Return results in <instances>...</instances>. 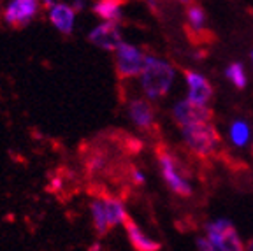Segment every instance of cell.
Returning a JSON list of instances; mask_svg holds the SVG:
<instances>
[{
  "label": "cell",
  "instance_id": "cell-7",
  "mask_svg": "<svg viewBox=\"0 0 253 251\" xmlns=\"http://www.w3.org/2000/svg\"><path fill=\"white\" fill-rule=\"evenodd\" d=\"M126 114L139 132L153 133L157 130V113L148 98H130L126 102Z\"/></svg>",
  "mask_w": 253,
  "mask_h": 251
},
{
  "label": "cell",
  "instance_id": "cell-13",
  "mask_svg": "<svg viewBox=\"0 0 253 251\" xmlns=\"http://www.w3.org/2000/svg\"><path fill=\"white\" fill-rule=\"evenodd\" d=\"M123 4L125 0H97L91 11L102 21L120 25L123 20Z\"/></svg>",
  "mask_w": 253,
  "mask_h": 251
},
{
  "label": "cell",
  "instance_id": "cell-1",
  "mask_svg": "<svg viewBox=\"0 0 253 251\" xmlns=\"http://www.w3.org/2000/svg\"><path fill=\"white\" fill-rule=\"evenodd\" d=\"M141 90L148 100H162L170 93L176 81V69L170 62L148 55L141 74Z\"/></svg>",
  "mask_w": 253,
  "mask_h": 251
},
{
  "label": "cell",
  "instance_id": "cell-4",
  "mask_svg": "<svg viewBox=\"0 0 253 251\" xmlns=\"http://www.w3.org/2000/svg\"><path fill=\"white\" fill-rule=\"evenodd\" d=\"M148 55L134 44L122 42L115 51V67L120 79L141 78Z\"/></svg>",
  "mask_w": 253,
  "mask_h": 251
},
{
  "label": "cell",
  "instance_id": "cell-27",
  "mask_svg": "<svg viewBox=\"0 0 253 251\" xmlns=\"http://www.w3.org/2000/svg\"><path fill=\"white\" fill-rule=\"evenodd\" d=\"M250 58H252V65H253V49H252V53H250Z\"/></svg>",
  "mask_w": 253,
  "mask_h": 251
},
{
  "label": "cell",
  "instance_id": "cell-9",
  "mask_svg": "<svg viewBox=\"0 0 253 251\" xmlns=\"http://www.w3.org/2000/svg\"><path fill=\"white\" fill-rule=\"evenodd\" d=\"M88 41L93 46L100 47L104 51H113L115 53L118 49V46L123 42L122 39V30L116 23H104L97 25L93 30L88 34Z\"/></svg>",
  "mask_w": 253,
  "mask_h": 251
},
{
  "label": "cell",
  "instance_id": "cell-19",
  "mask_svg": "<svg viewBox=\"0 0 253 251\" xmlns=\"http://www.w3.org/2000/svg\"><path fill=\"white\" fill-rule=\"evenodd\" d=\"M107 167V155L102 151H93L86 158V170L90 174H100Z\"/></svg>",
  "mask_w": 253,
  "mask_h": 251
},
{
  "label": "cell",
  "instance_id": "cell-15",
  "mask_svg": "<svg viewBox=\"0 0 253 251\" xmlns=\"http://www.w3.org/2000/svg\"><path fill=\"white\" fill-rule=\"evenodd\" d=\"M227 133H229V141L234 148H246V146L252 142V137H253L252 125L243 118L232 120Z\"/></svg>",
  "mask_w": 253,
  "mask_h": 251
},
{
  "label": "cell",
  "instance_id": "cell-24",
  "mask_svg": "<svg viewBox=\"0 0 253 251\" xmlns=\"http://www.w3.org/2000/svg\"><path fill=\"white\" fill-rule=\"evenodd\" d=\"M56 4V0H42V5L44 7H53Z\"/></svg>",
  "mask_w": 253,
  "mask_h": 251
},
{
  "label": "cell",
  "instance_id": "cell-12",
  "mask_svg": "<svg viewBox=\"0 0 253 251\" xmlns=\"http://www.w3.org/2000/svg\"><path fill=\"white\" fill-rule=\"evenodd\" d=\"M49 20L55 25V28L63 34V36H71L74 30V21H76V11L72 5L69 4H55L49 7Z\"/></svg>",
  "mask_w": 253,
  "mask_h": 251
},
{
  "label": "cell",
  "instance_id": "cell-22",
  "mask_svg": "<svg viewBox=\"0 0 253 251\" xmlns=\"http://www.w3.org/2000/svg\"><path fill=\"white\" fill-rule=\"evenodd\" d=\"M144 2H146V5L150 7V11L158 12V0H144Z\"/></svg>",
  "mask_w": 253,
  "mask_h": 251
},
{
  "label": "cell",
  "instance_id": "cell-26",
  "mask_svg": "<svg viewBox=\"0 0 253 251\" xmlns=\"http://www.w3.org/2000/svg\"><path fill=\"white\" fill-rule=\"evenodd\" d=\"M178 2H181L183 5H190V4H192V0H178Z\"/></svg>",
  "mask_w": 253,
  "mask_h": 251
},
{
  "label": "cell",
  "instance_id": "cell-5",
  "mask_svg": "<svg viewBox=\"0 0 253 251\" xmlns=\"http://www.w3.org/2000/svg\"><path fill=\"white\" fill-rule=\"evenodd\" d=\"M170 116H172L174 123L183 128V126L195 125V123H208L213 122L214 114L211 107L197 106V104L190 102L188 98H181L174 104L170 109Z\"/></svg>",
  "mask_w": 253,
  "mask_h": 251
},
{
  "label": "cell",
  "instance_id": "cell-8",
  "mask_svg": "<svg viewBox=\"0 0 253 251\" xmlns=\"http://www.w3.org/2000/svg\"><path fill=\"white\" fill-rule=\"evenodd\" d=\"M39 0H11L4 11V21L11 28H25L39 14Z\"/></svg>",
  "mask_w": 253,
  "mask_h": 251
},
{
  "label": "cell",
  "instance_id": "cell-14",
  "mask_svg": "<svg viewBox=\"0 0 253 251\" xmlns=\"http://www.w3.org/2000/svg\"><path fill=\"white\" fill-rule=\"evenodd\" d=\"M90 214H91V223H93V230L97 234L99 239L106 237L111 232L109 221H107V212H106V204H104L102 193L97 195L90 202Z\"/></svg>",
  "mask_w": 253,
  "mask_h": 251
},
{
  "label": "cell",
  "instance_id": "cell-17",
  "mask_svg": "<svg viewBox=\"0 0 253 251\" xmlns=\"http://www.w3.org/2000/svg\"><path fill=\"white\" fill-rule=\"evenodd\" d=\"M104 197V204H106V212H107V221H109L111 230L118 225H123L126 220V211L123 202L118 199V197H113L109 193H102Z\"/></svg>",
  "mask_w": 253,
  "mask_h": 251
},
{
  "label": "cell",
  "instance_id": "cell-20",
  "mask_svg": "<svg viewBox=\"0 0 253 251\" xmlns=\"http://www.w3.org/2000/svg\"><path fill=\"white\" fill-rule=\"evenodd\" d=\"M195 244H197L199 251H216V248L211 244V241L206 236H199L197 239H195Z\"/></svg>",
  "mask_w": 253,
  "mask_h": 251
},
{
  "label": "cell",
  "instance_id": "cell-3",
  "mask_svg": "<svg viewBox=\"0 0 253 251\" xmlns=\"http://www.w3.org/2000/svg\"><path fill=\"white\" fill-rule=\"evenodd\" d=\"M157 162L158 169L162 174L166 185L169 186V190L174 195L188 199L194 193V188L190 185L186 170L183 169L181 160L170 151L169 148H158L157 149Z\"/></svg>",
  "mask_w": 253,
  "mask_h": 251
},
{
  "label": "cell",
  "instance_id": "cell-16",
  "mask_svg": "<svg viewBox=\"0 0 253 251\" xmlns=\"http://www.w3.org/2000/svg\"><path fill=\"white\" fill-rule=\"evenodd\" d=\"M216 251H248L246 250V244L243 243L239 232L236 230L232 223L225 228V232L221 234V237H218L214 243H211Z\"/></svg>",
  "mask_w": 253,
  "mask_h": 251
},
{
  "label": "cell",
  "instance_id": "cell-23",
  "mask_svg": "<svg viewBox=\"0 0 253 251\" xmlns=\"http://www.w3.org/2000/svg\"><path fill=\"white\" fill-rule=\"evenodd\" d=\"M72 7H74V11L78 12V11H81V9L84 7V0H72Z\"/></svg>",
  "mask_w": 253,
  "mask_h": 251
},
{
  "label": "cell",
  "instance_id": "cell-18",
  "mask_svg": "<svg viewBox=\"0 0 253 251\" xmlns=\"http://www.w3.org/2000/svg\"><path fill=\"white\" fill-rule=\"evenodd\" d=\"M227 81L232 84L237 90H245L248 86V72H246V67L241 62H230L225 67V72H223Z\"/></svg>",
  "mask_w": 253,
  "mask_h": 251
},
{
  "label": "cell",
  "instance_id": "cell-2",
  "mask_svg": "<svg viewBox=\"0 0 253 251\" xmlns=\"http://www.w3.org/2000/svg\"><path fill=\"white\" fill-rule=\"evenodd\" d=\"M179 132H181V137L186 149H188L190 153H194L195 157L208 160V158L220 153L221 135L213 122L183 126V128H179Z\"/></svg>",
  "mask_w": 253,
  "mask_h": 251
},
{
  "label": "cell",
  "instance_id": "cell-10",
  "mask_svg": "<svg viewBox=\"0 0 253 251\" xmlns=\"http://www.w3.org/2000/svg\"><path fill=\"white\" fill-rule=\"evenodd\" d=\"M185 21H186V32L190 34V37L201 39V37L210 36V32H208V14H206L202 5L195 4V2L186 5Z\"/></svg>",
  "mask_w": 253,
  "mask_h": 251
},
{
  "label": "cell",
  "instance_id": "cell-28",
  "mask_svg": "<svg viewBox=\"0 0 253 251\" xmlns=\"http://www.w3.org/2000/svg\"><path fill=\"white\" fill-rule=\"evenodd\" d=\"M252 153H253V144H252Z\"/></svg>",
  "mask_w": 253,
  "mask_h": 251
},
{
  "label": "cell",
  "instance_id": "cell-25",
  "mask_svg": "<svg viewBox=\"0 0 253 251\" xmlns=\"http://www.w3.org/2000/svg\"><path fill=\"white\" fill-rule=\"evenodd\" d=\"M246 250H248V251H253V239H250L248 243H246Z\"/></svg>",
  "mask_w": 253,
  "mask_h": 251
},
{
  "label": "cell",
  "instance_id": "cell-11",
  "mask_svg": "<svg viewBox=\"0 0 253 251\" xmlns=\"http://www.w3.org/2000/svg\"><path fill=\"white\" fill-rule=\"evenodd\" d=\"M123 227H125L128 241H130L132 248H134L135 251H160L162 244L158 243V241H155L153 237H150L148 234H144L142 228L132 220L130 216H126Z\"/></svg>",
  "mask_w": 253,
  "mask_h": 251
},
{
  "label": "cell",
  "instance_id": "cell-6",
  "mask_svg": "<svg viewBox=\"0 0 253 251\" xmlns=\"http://www.w3.org/2000/svg\"><path fill=\"white\" fill-rule=\"evenodd\" d=\"M183 78L186 83V98L190 102L197 104V106L210 107L211 100L214 97L213 83L206 78L202 72L194 71V69H185Z\"/></svg>",
  "mask_w": 253,
  "mask_h": 251
},
{
  "label": "cell",
  "instance_id": "cell-21",
  "mask_svg": "<svg viewBox=\"0 0 253 251\" xmlns=\"http://www.w3.org/2000/svg\"><path fill=\"white\" fill-rule=\"evenodd\" d=\"M130 177H132V181H134L135 185H144V181H146V176H144V172H142L139 167H134L132 165V169H130Z\"/></svg>",
  "mask_w": 253,
  "mask_h": 251
}]
</instances>
